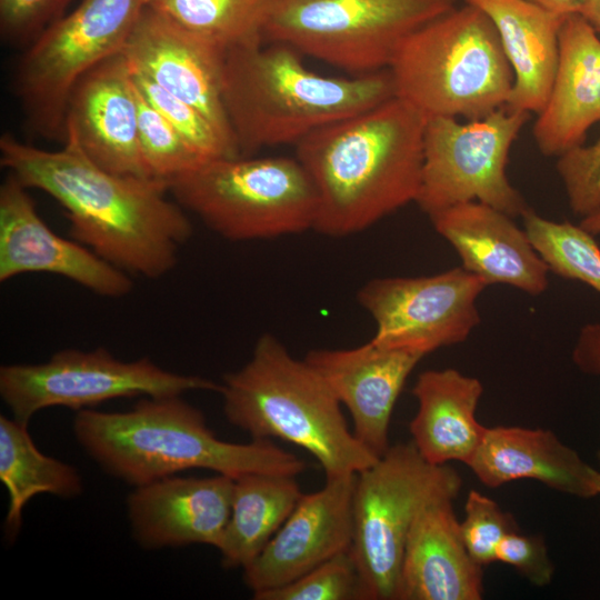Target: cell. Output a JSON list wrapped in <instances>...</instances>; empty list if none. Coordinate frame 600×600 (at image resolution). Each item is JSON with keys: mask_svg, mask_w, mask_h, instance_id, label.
<instances>
[{"mask_svg": "<svg viewBox=\"0 0 600 600\" xmlns=\"http://www.w3.org/2000/svg\"><path fill=\"white\" fill-rule=\"evenodd\" d=\"M0 163L24 187L43 191L64 209L73 240L128 274L163 277L192 236L190 219L169 197L167 182L100 167L70 132L59 150L3 134Z\"/></svg>", "mask_w": 600, "mask_h": 600, "instance_id": "cell-1", "label": "cell"}, {"mask_svg": "<svg viewBox=\"0 0 600 600\" xmlns=\"http://www.w3.org/2000/svg\"><path fill=\"white\" fill-rule=\"evenodd\" d=\"M426 122L421 111L394 96L294 144L317 196L313 230L351 236L416 202Z\"/></svg>", "mask_w": 600, "mask_h": 600, "instance_id": "cell-2", "label": "cell"}, {"mask_svg": "<svg viewBox=\"0 0 600 600\" xmlns=\"http://www.w3.org/2000/svg\"><path fill=\"white\" fill-rule=\"evenodd\" d=\"M73 433L103 471L134 487L197 468L233 479L252 472L297 477L307 468L271 440H220L181 396L144 397L126 412L80 410Z\"/></svg>", "mask_w": 600, "mask_h": 600, "instance_id": "cell-3", "label": "cell"}, {"mask_svg": "<svg viewBox=\"0 0 600 600\" xmlns=\"http://www.w3.org/2000/svg\"><path fill=\"white\" fill-rule=\"evenodd\" d=\"M263 41L226 51L222 97L241 156L297 144L394 97L389 69L344 77L309 70L293 48Z\"/></svg>", "mask_w": 600, "mask_h": 600, "instance_id": "cell-4", "label": "cell"}, {"mask_svg": "<svg viewBox=\"0 0 600 600\" xmlns=\"http://www.w3.org/2000/svg\"><path fill=\"white\" fill-rule=\"evenodd\" d=\"M220 386L229 423L253 440L274 438L304 449L326 477L359 473L379 459L349 429L322 377L271 333L258 338L250 359Z\"/></svg>", "mask_w": 600, "mask_h": 600, "instance_id": "cell-5", "label": "cell"}, {"mask_svg": "<svg viewBox=\"0 0 600 600\" xmlns=\"http://www.w3.org/2000/svg\"><path fill=\"white\" fill-rule=\"evenodd\" d=\"M388 69L394 96L427 118H483L507 106L513 86L493 23L468 3L409 34Z\"/></svg>", "mask_w": 600, "mask_h": 600, "instance_id": "cell-6", "label": "cell"}, {"mask_svg": "<svg viewBox=\"0 0 600 600\" xmlns=\"http://www.w3.org/2000/svg\"><path fill=\"white\" fill-rule=\"evenodd\" d=\"M168 186L184 210L230 241L313 230L317 196L296 157L211 159Z\"/></svg>", "mask_w": 600, "mask_h": 600, "instance_id": "cell-7", "label": "cell"}, {"mask_svg": "<svg viewBox=\"0 0 600 600\" xmlns=\"http://www.w3.org/2000/svg\"><path fill=\"white\" fill-rule=\"evenodd\" d=\"M461 487L452 467L429 463L411 441L391 444L357 473L349 552L364 600H397L404 546L416 519L433 502L454 500Z\"/></svg>", "mask_w": 600, "mask_h": 600, "instance_id": "cell-8", "label": "cell"}, {"mask_svg": "<svg viewBox=\"0 0 600 600\" xmlns=\"http://www.w3.org/2000/svg\"><path fill=\"white\" fill-rule=\"evenodd\" d=\"M457 0H268L262 39L353 76L388 69L403 40Z\"/></svg>", "mask_w": 600, "mask_h": 600, "instance_id": "cell-9", "label": "cell"}, {"mask_svg": "<svg viewBox=\"0 0 600 600\" xmlns=\"http://www.w3.org/2000/svg\"><path fill=\"white\" fill-rule=\"evenodd\" d=\"M150 0H80L42 31L24 52L17 88L34 129L66 137V113L79 79L121 53Z\"/></svg>", "mask_w": 600, "mask_h": 600, "instance_id": "cell-10", "label": "cell"}, {"mask_svg": "<svg viewBox=\"0 0 600 600\" xmlns=\"http://www.w3.org/2000/svg\"><path fill=\"white\" fill-rule=\"evenodd\" d=\"M220 387L207 378L164 370L147 357L119 360L102 347L64 349L44 362L0 367V396L13 418L27 424L34 413L54 406L80 411L118 398L219 392Z\"/></svg>", "mask_w": 600, "mask_h": 600, "instance_id": "cell-11", "label": "cell"}, {"mask_svg": "<svg viewBox=\"0 0 600 600\" xmlns=\"http://www.w3.org/2000/svg\"><path fill=\"white\" fill-rule=\"evenodd\" d=\"M530 113L500 108L459 122L451 117L427 118L423 164L416 203L429 217L452 206L478 201L523 216L530 208L507 177L512 143Z\"/></svg>", "mask_w": 600, "mask_h": 600, "instance_id": "cell-12", "label": "cell"}, {"mask_svg": "<svg viewBox=\"0 0 600 600\" xmlns=\"http://www.w3.org/2000/svg\"><path fill=\"white\" fill-rule=\"evenodd\" d=\"M488 287L462 267L423 277L376 278L357 293L376 322L371 341L426 357L463 342L480 323L477 299Z\"/></svg>", "mask_w": 600, "mask_h": 600, "instance_id": "cell-13", "label": "cell"}, {"mask_svg": "<svg viewBox=\"0 0 600 600\" xmlns=\"http://www.w3.org/2000/svg\"><path fill=\"white\" fill-rule=\"evenodd\" d=\"M28 190L11 174L0 187V281L44 272L67 278L102 297L130 293V276L82 243L52 231Z\"/></svg>", "mask_w": 600, "mask_h": 600, "instance_id": "cell-14", "label": "cell"}, {"mask_svg": "<svg viewBox=\"0 0 600 600\" xmlns=\"http://www.w3.org/2000/svg\"><path fill=\"white\" fill-rule=\"evenodd\" d=\"M357 473L326 477L324 486L302 494L268 544L243 568L253 594L287 584L350 550Z\"/></svg>", "mask_w": 600, "mask_h": 600, "instance_id": "cell-15", "label": "cell"}, {"mask_svg": "<svg viewBox=\"0 0 600 600\" xmlns=\"http://www.w3.org/2000/svg\"><path fill=\"white\" fill-rule=\"evenodd\" d=\"M122 53L133 72L197 108L238 146L222 97L223 49L186 31L148 6Z\"/></svg>", "mask_w": 600, "mask_h": 600, "instance_id": "cell-16", "label": "cell"}, {"mask_svg": "<svg viewBox=\"0 0 600 600\" xmlns=\"http://www.w3.org/2000/svg\"><path fill=\"white\" fill-rule=\"evenodd\" d=\"M139 97L124 54L100 62L73 87L66 132L100 167L119 174L151 177L139 142ZM156 179V178H154Z\"/></svg>", "mask_w": 600, "mask_h": 600, "instance_id": "cell-17", "label": "cell"}, {"mask_svg": "<svg viewBox=\"0 0 600 600\" xmlns=\"http://www.w3.org/2000/svg\"><path fill=\"white\" fill-rule=\"evenodd\" d=\"M422 358L370 340L349 349H313L303 359L349 411L356 438L380 458L391 446L389 428L394 404Z\"/></svg>", "mask_w": 600, "mask_h": 600, "instance_id": "cell-18", "label": "cell"}, {"mask_svg": "<svg viewBox=\"0 0 600 600\" xmlns=\"http://www.w3.org/2000/svg\"><path fill=\"white\" fill-rule=\"evenodd\" d=\"M234 479L164 477L127 499L132 537L144 549L209 544L218 549L231 514Z\"/></svg>", "mask_w": 600, "mask_h": 600, "instance_id": "cell-19", "label": "cell"}, {"mask_svg": "<svg viewBox=\"0 0 600 600\" xmlns=\"http://www.w3.org/2000/svg\"><path fill=\"white\" fill-rule=\"evenodd\" d=\"M429 218L434 230L456 249L462 268L487 286L507 284L531 296L548 288L550 270L513 217L469 201Z\"/></svg>", "mask_w": 600, "mask_h": 600, "instance_id": "cell-20", "label": "cell"}, {"mask_svg": "<svg viewBox=\"0 0 600 600\" xmlns=\"http://www.w3.org/2000/svg\"><path fill=\"white\" fill-rule=\"evenodd\" d=\"M600 121V36L580 14L567 16L559 32V57L549 97L533 124L544 156H561L583 143Z\"/></svg>", "mask_w": 600, "mask_h": 600, "instance_id": "cell-21", "label": "cell"}, {"mask_svg": "<svg viewBox=\"0 0 600 600\" xmlns=\"http://www.w3.org/2000/svg\"><path fill=\"white\" fill-rule=\"evenodd\" d=\"M468 467L489 488L529 479L578 499L600 496V469L584 461L551 430L487 427Z\"/></svg>", "mask_w": 600, "mask_h": 600, "instance_id": "cell-22", "label": "cell"}, {"mask_svg": "<svg viewBox=\"0 0 600 600\" xmlns=\"http://www.w3.org/2000/svg\"><path fill=\"white\" fill-rule=\"evenodd\" d=\"M454 500H440L416 519L402 556L397 600H480L482 566L462 541Z\"/></svg>", "mask_w": 600, "mask_h": 600, "instance_id": "cell-23", "label": "cell"}, {"mask_svg": "<svg viewBox=\"0 0 600 600\" xmlns=\"http://www.w3.org/2000/svg\"><path fill=\"white\" fill-rule=\"evenodd\" d=\"M481 381L453 368L421 372L412 388L418 409L409 423L411 442L431 464H464L474 457L486 426L477 420Z\"/></svg>", "mask_w": 600, "mask_h": 600, "instance_id": "cell-24", "label": "cell"}, {"mask_svg": "<svg viewBox=\"0 0 600 600\" xmlns=\"http://www.w3.org/2000/svg\"><path fill=\"white\" fill-rule=\"evenodd\" d=\"M493 23L513 72L506 108L539 113L550 93L559 57V32L566 17L528 0H463Z\"/></svg>", "mask_w": 600, "mask_h": 600, "instance_id": "cell-25", "label": "cell"}, {"mask_svg": "<svg viewBox=\"0 0 600 600\" xmlns=\"http://www.w3.org/2000/svg\"><path fill=\"white\" fill-rule=\"evenodd\" d=\"M296 476L252 472L234 479L231 514L218 550L226 569L256 559L302 497Z\"/></svg>", "mask_w": 600, "mask_h": 600, "instance_id": "cell-26", "label": "cell"}, {"mask_svg": "<svg viewBox=\"0 0 600 600\" xmlns=\"http://www.w3.org/2000/svg\"><path fill=\"white\" fill-rule=\"evenodd\" d=\"M0 480L7 488L9 504L4 536L13 542L22 524L27 502L38 493L76 498L82 492L78 470L38 450L28 424L0 416Z\"/></svg>", "mask_w": 600, "mask_h": 600, "instance_id": "cell-27", "label": "cell"}, {"mask_svg": "<svg viewBox=\"0 0 600 600\" xmlns=\"http://www.w3.org/2000/svg\"><path fill=\"white\" fill-rule=\"evenodd\" d=\"M268 0H150L169 21L227 51L263 41Z\"/></svg>", "mask_w": 600, "mask_h": 600, "instance_id": "cell-28", "label": "cell"}, {"mask_svg": "<svg viewBox=\"0 0 600 600\" xmlns=\"http://www.w3.org/2000/svg\"><path fill=\"white\" fill-rule=\"evenodd\" d=\"M522 218L532 246L550 271L600 293V247L592 233L567 221L548 220L531 209Z\"/></svg>", "mask_w": 600, "mask_h": 600, "instance_id": "cell-29", "label": "cell"}, {"mask_svg": "<svg viewBox=\"0 0 600 600\" xmlns=\"http://www.w3.org/2000/svg\"><path fill=\"white\" fill-rule=\"evenodd\" d=\"M137 91L139 142L151 177L169 183L208 161Z\"/></svg>", "mask_w": 600, "mask_h": 600, "instance_id": "cell-30", "label": "cell"}, {"mask_svg": "<svg viewBox=\"0 0 600 600\" xmlns=\"http://www.w3.org/2000/svg\"><path fill=\"white\" fill-rule=\"evenodd\" d=\"M133 80L147 101L208 160L240 157L239 147L203 113L172 96L148 78L132 71Z\"/></svg>", "mask_w": 600, "mask_h": 600, "instance_id": "cell-31", "label": "cell"}, {"mask_svg": "<svg viewBox=\"0 0 600 600\" xmlns=\"http://www.w3.org/2000/svg\"><path fill=\"white\" fill-rule=\"evenodd\" d=\"M256 600L363 599L358 569L349 551L319 564L279 588L253 594Z\"/></svg>", "mask_w": 600, "mask_h": 600, "instance_id": "cell-32", "label": "cell"}, {"mask_svg": "<svg viewBox=\"0 0 600 600\" xmlns=\"http://www.w3.org/2000/svg\"><path fill=\"white\" fill-rule=\"evenodd\" d=\"M459 529L467 551L483 567L496 562L499 543L510 532L518 531L519 527L514 517L498 502L480 491L471 490Z\"/></svg>", "mask_w": 600, "mask_h": 600, "instance_id": "cell-33", "label": "cell"}, {"mask_svg": "<svg viewBox=\"0 0 600 600\" xmlns=\"http://www.w3.org/2000/svg\"><path fill=\"white\" fill-rule=\"evenodd\" d=\"M557 171L569 206L582 218L600 209V137L584 147H576L558 157Z\"/></svg>", "mask_w": 600, "mask_h": 600, "instance_id": "cell-34", "label": "cell"}, {"mask_svg": "<svg viewBox=\"0 0 600 600\" xmlns=\"http://www.w3.org/2000/svg\"><path fill=\"white\" fill-rule=\"evenodd\" d=\"M73 0H0V31L4 40L31 43L64 14Z\"/></svg>", "mask_w": 600, "mask_h": 600, "instance_id": "cell-35", "label": "cell"}, {"mask_svg": "<svg viewBox=\"0 0 600 600\" xmlns=\"http://www.w3.org/2000/svg\"><path fill=\"white\" fill-rule=\"evenodd\" d=\"M497 561L512 567L534 587H546L553 579L554 566L541 534L510 532L497 548Z\"/></svg>", "mask_w": 600, "mask_h": 600, "instance_id": "cell-36", "label": "cell"}, {"mask_svg": "<svg viewBox=\"0 0 600 600\" xmlns=\"http://www.w3.org/2000/svg\"><path fill=\"white\" fill-rule=\"evenodd\" d=\"M572 361L583 373L600 377V323H587L580 329Z\"/></svg>", "mask_w": 600, "mask_h": 600, "instance_id": "cell-37", "label": "cell"}, {"mask_svg": "<svg viewBox=\"0 0 600 600\" xmlns=\"http://www.w3.org/2000/svg\"><path fill=\"white\" fill-rule=\"evenodd\" d=\"M552 13L567 17L580 13L589 0H528Z\"/></svg>", "mask_w": 600, "mask_h": 600, "instance_id": "cell-38", "label": "cell"}, {"mask_svg": "<svg viewBox=\"0 0 600 600\" xmlns=\"http://www.w3.org/2000/svg\"><path fill=\"white\" fill-rule=\"evenodd\" d=\"M580 14L600 36V0H589L581 9Z\"/></svg>", "mask_w": 600, "mask_h": 600, "instance_id": "cell-39", "label": "cell"}, {"mask_svg": "<svg viewBox=\"0 0 600 600\" xmlns=\"http://www.w3.org/2000/svg\"><path fill=\"white\" fill-rule=\"evenodd\" d=\"M580 226L593 236L600 234V209L582 218Z\"/></svg>", "mask_w": 600, "mask_h": 600, "instance_id": "cell-40", "label": "cell"}, {"mask_svg": "<svg viewBox=\"0 0 600 600\" xmlns=\"http://www.w3.org/2000/svg\"><path fill=\"white\" fill-rule=\"evenodd\" d=\"M598 462H599V469H600V450L597 453Z\"/></svg>", "mask_w": 600, "mask_h": 600, "instance_id": "cell-41", "label": "cell"}]
</instances>
